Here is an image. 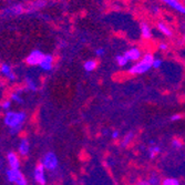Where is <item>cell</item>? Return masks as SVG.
Listing matches in <instances>:
<instances>
[{
  "label": "cell",
  "mask_w": 185,
  "mask_h": 185,
  "mask_svg": "<svg viewBox=\"0 0 185 185\" xmlns=\"http://www.w3.org/2000/svg\"><path fill=\"white\" fill-rule=\"evenodd\" d=\"M27 114L24 111H6L3 115V123L9 128L11 134H18L22 130Z\"/></svg>",
  "instance_id": "cell-1"
},
{
  "label": "cell",
  "mask_w": 185,
  "mask_h": 185,
  "mask_svg": "<svg viewBox=\"0 0 185 185\" xmlns=\"http://www.w3.org/2000/svg\"><path fill=\"white\" fill-rule=\"evenodd\" d=\"M6 177L10 183L14 185H28V181L24 177L20 169H7L6 170Z\"/></svg>",
  "instance_id": "cell-2"
},
{
  "label": "cell",
  "mask_w": 185,
  "mask_h": 185,
  "mask_svg": "<svg viewBox=\"0 0 185 185\" xmlns=\"http://www.w3.org/2000/svg\"><path fill=\"white\" fill-rule=\"evenodd\" d=\"M40 163L42 164L43 166L46 167V170L49 172L56 171L59 166L58 157H57L56 153L52 152V151H49V152L45 153L43 156L41 157V162H40Z\"/></svg>",
  "instance_id": "cell-3"
},
{
  "label": "cell",
  "mask_w": 185,
  "mask_h": 185,
  "mask_svg": "<svg viewBox=\"0 0 185 185\" xmlns=\"http://www.w3.org/2000/svg\"><path fill=\"white\" fill-rule=\"evenodd\" d=\"M151 68H153V64L142 58L140 62L133 64V66L129 69V73L130 74H143V73L148 72Z\"/></svg>",
  "instance_id": "cell-4"
},
{
  "label": "cell",
  "mask_w": 185,
  "mask_h": 185,
  "mask_svg": "<svg viewBox=\"0 0 185 185\" xmlns=\"http://www.w3.org/2000/svg\"><path fill=\"white\" fill-rule=\"evenodd\" d=\"M46 54L43 53L41 50L39 49H35L29 53V56L26 58V62L29 66H39L41 63L42 59L45 58Z\"/></svg>",
  "instance_id": "cell-5"
},
{
  "label": "cell",
  "mask_w": 185,
  "mask_h": 185,
  "mask_svg": "<svg viewBox=\"0 0 185 185\" xmlns=\"http://www.w3.org/2000/svg\"><path fill=\"white\" fill-rule=\"evenodd\" d=\"M46 167L42 164H38L37 166L33 170V178H35V183L39 185H46L47 184V176H46Z\"/></svg>",
  "instance_id": "cell-6"
},
{
  "label": "cell",
  "mask_w": 185,
  "mask_h": 185,
  "mask_svg": "<svg viewBox=\"0 0 185 185\" xmlns=\"http://www.w3.org/2000/svg\"><path fill=\"white\" fill-rule=\"evenodd\" d=\"M6 159H7V163L10 169H20L21 162H20L19 153L10 151V152H8L7 154H6Z\"/></svg>",
  "instance_id": "cell-7"
},
{
  "label": "cell",
  "mask_w": 185,
  "mask_h": 185,
  "mask_svg": "<svg viewBox=\"0 0 185 185\" xmlns=\"http://www.w3.org/2000/svg\"><path fill=\"white\" fill-rule=\"evenodd\" d=\"M24 11V6L20 3H14V5L10 6V7L3 9V17L8 16V17H14V16H19Z\"/></svg>",
  "instance_id": "cell-8"
},
{
  "label": "cell",
  "mask_w": 185,
  "mask_h": 185,
  "mask_svg": "<svg viewBox=\"0 0 185 185\" xmlns=\"http://www.w3.org/2000/svg\"><path fill=\"white\" fill-rule=\"evenodd\" d=\"M30 152V142L28 139H21L18 145V153L21 156H27Z\"/></svg>",
  "instance_id": "cell-9"
},
{
  "label": "cell",
  "mask_w": 185,
  "mask_h": 185,
  "mask_svg": "<svg viewBox=\"0 0 185 185\" xmlns=\"http://www.w3.org/2000/svg\"><path fill=\"white\" fill-rule=\"evenodd\" d=\"M0 71H1V74L7 78V80H9V81H14V80H16V74H14V72L12 71L11 67H10L9 64L1 63Z\"/></svg>",
  "instance_id": "cell-10"
},
{
  "label": "cell",
  "mask_w": 185,
  "mask_h": 185,
  "mask_svg": "<svg viewBox=\"0 0 185 185\" xmlns=\"http://www.w3.org/2000/svg\"><path fill=\"white\" fill-rule=\"evenodd\" d=\"M124 56L127 57L129 61H138V60H140L141 57H142V52H141V50L139 49V48L133 47L128 50L124 53Z\"/></svg>",
  "instance_id": "cell-11"
},
{
  "label": "cell",
  "mask_w": 185,
  "mask_h": 185,
  "mask_svg": "<svg viewBox=\"0 0 185 185\" xmlns=\"http://www.w3.org/2000/svg\"><path fill=\"white\" fill-rule=\"evenodd\" d=\"M161 1H163L164 3L169 5L172 9L176 10V11L180 12V14H185V6L182 5L178 0H161Z\"/></svg>",
  "instance_id": "cell-12"
},
{
  "label": "cell",
  "mask_w": 185,
  "mask_h": 185,
  "mask_svg": "<svg viewBox=\"0 0 185 185\" xmlns=\"http://www.w3.org/2000/svg\"><path fill=\"white\" fill-rule=\"evenodd\" d=\"M39 67L43 71H50L53 67V57L51 54H46L45 58L41 61V63L39 64Z\"/></svg>",
  "instance_id": "cell-13"
},
{
  "label": "cell",
  "mask_w": 185,
  "mask_h": 185,
  "mask_svg": "<svg viewBox=\"0 0 185 185\" xmlns=\"http://www.w3.org/2000/svg\"><path fill=\"white\" fill-rule=\"evenodd\" d=\"M141 35H142L143 39L145 40H149L152 37V31H151L150 26L148 24H145V22L141 24Z\"/></svg>",
  "instance_id": "cell-14"
},
{
  "label": "cell",
  "mask_w": 185,
  "mask_h": 185,
  "mask_svg": "<svg viewBox=\"0 0 185 185\" xmlns=\"http://www.w3.org/2000/svg\"><path fill=\"white\" fill-rule=\"evenodd\" d=\"M133 138H134V133H133V132H129V133H127L124 136H123V139H122L121 146H123V148H127V146H129L130 144H131Z\"/></svg>",
  "instance_id": "cell-15"
},
{
  "label": "cell",
  "mask_w": 185,
  "mask_h": 185,
  "mask_svg": "<svg viewBox=\"0 0 185 185\" xmlns=\"http://www.w3.org/2000/svg\"><path fill=\"white\" fill-rule=\"evenodd\" d=\"M157 28H159V30L161 31L163 35H166V37H172V35H173V32H172L171 29H170L165 24H163V22H159V24H157Z\"/></svg>",
  "instance_id": "cell-16"
},
{
  "label": "cell",
  "mask_w": 185,
  "mask_h": 185,
  "mask_svg": "<svg viewBox=\"0 0 185 185\" xmlns=\"http://www.w3.org/2000/svg\"><path fill=\"white\" fill-rule=\"evenodd\" d=\"M98 67V61L95 60H88L84 62V64H83V68H84L85 71H88V72H91V71H93L94 69Z\"/></svg>",
  "instance_id": "cell-17"
},
{
  "label": "cell",
  "mask_w": 185,
  "mask_h": 185,
  "mask_svg": "<svg viewBox=\"0 0 185 185\" xmlns=\"http://www.w3.org/2000/svg\"><path fill=\"white\" fill-rule=\"evenodd\" d=\"M161 152V148L159 145H152L149 148V157L150 159H154L159 153Z\"/></svg>",
  "instance_id": "cell-18"
},
{
  "label": "cell",
  "mask_w": 185,
  "mask_h": 185,
  "mask_svg": "<svg viewBox=\"0 0 185 185\" xmlns=\"http://www.w3.org/2000/svg\"><path fill=\"white\" fill-rule=\"evenodd\" d=\"M115 61H117V64H119L120 67L127 66V64L130 62V61L128 60V58L124 56V54H119V56H117V57H115Z\"/></svg>",
  "instance_id": "cell-19"
},
{
  "label": "cell",
  "mask_w": 185,
  "mask_h": 185,
  "mask_svg": "<svg viewBox=\"0 0 185 185\" xmlns=\"http://www.w3.org/2000/svg\"><path fill=\"white\" fill-rule=\"evenodd\" d=\"M148 181L151 185H162V181L160 180V176L155 173H153L152 175L149 176Z\"/></svg>",
  "instance_id": "cell-20"
},
{
  "label": "cell",
  "mask_w": 185,
  "mask_h": 185,
  "mask_svg": "<svg viewBox=\"0 0 185 185\" xmlns=\"http://www.w3.org/2000/svg\"><path fill=\"white\" fill-rule=\"evenodd\" d=\"M10 98H11V101H14V102H16V103H18V104L24 103V99L19 94V92H12V93L10 94Z\"/></svg>",
  "instance_id": "cell-21"
},
{
  "label": "cell",
  "mask_w": 185,
  "mask_h": 185,
  "mask_svg": "<svg viewBox=\"0 0 185 185\" xmlns=\"http://www.w3.org/2000/svg\"><path fill=\"white\" fill-rule=\"evenodd\" d=\"M162 185H180V182H178V180H176V178L167 177L162 181Z\"/></svg>",
  "instance_id": "cell-22"
},
{
  "label": "cell",
  "mask_w": 185,
  "mask_h": 185,
  "mask_svg": "<svg viewBox=\"0 0 185 185\" xmlns=\"http://www.w3.org/2000/svg\"><path fill=\"white\" fill-rule=\"evenodd\" d=\"M26 83H27V88H28L29 90H32V91H35V90H37V84H35V81H33L32 79L27 78Z\"/></svg>",
  "instance_id": "cell-23"
},
{
  "label": "cell",
  "mask_w": 185,
  "mask_h": 185,
  "mask_svg": "<svg viewBox=\"0 0 185 185\" xmlns=\"http://www.w3.org/2000/svg\"><path fill=\"white\" fill-rule=\"evenodd\" d=\"M11 100H5L3 101V103H1V109L3 111H9V109L11 108Z\"/></svg>",
  "instance_id": "cell-24"
},
{
  "label": "cell",
  "mask_w": 185,
  "mask_h": 185,
  "mask_svg": "<svg viewBox=\"0 0 185 185\" xmlns=\"http://www.w3.org/2000/svg\"><path fill=\"white\" fill-rule=\"evenodd\" d=\"M172 146L175 149H181L183 146V142L178 139H173L172 140Z\"/></svg>",
  "instance_id": "cell-25"
},
{
  "label": "cell",
  "mask_w": 185,
  "mask_h": 185,
  "mask_svg": "<svg viewBox=\"0 0 185 185\" xmlns=\"http://www.w3.org/2000/svg\"><path fill=\"white\" fill-rule=\"evenodd\" d=\"M162 63H163V61H162V59L155 58L154 61H153V68H155V69L161 68V67H162Z\"/></svg>",
  "instance_id": "cell-26"
},
{
  "label": "cell",
  "mask_w": 185,
  "mask_h": 185,
  "mask_svg": "<svg viewBox=\"0 0 185 185\" xmlns=\"http://www.w3.org/2000/svg\"><path fill=\"white\" fill-rule=\"evenodd\" d=\"M104 52H106V49H104V48H98V49H95L96 56H102V54H104Z\"/></svg>",
  "instance_id": "cell-27"
},
{
  "label": "cell",
  "mask_w": 185,
  "mask_h": 185,
  "mask_svg": "<svg viewBox=\"0 0 185 185\" xmlns=\"http://www.w3.org/2000/svg\"><path fill=\"white\" fill-rule=\"evenodd\" d=\"M181 119H182V115H180V114H173L170 120H171L172 122H175V121H178V120H181Z\"/></svg>",
  "instance_id": "cell-28"
},
{
  "label": "cell",
  "mask_w": 185,
  "mask_h": 185,
  "mask_svg": "<svg viewBox=\"0 0 185 185\" xmlns=\"http://www.w3.org/2000/svg\"><path fill=\"white\" fill-rule=\"evenodd\" d=\"M111 136H112L113 140H117V139H119V136H120L119 131H117V130H114V131L112 132V134H111Z\"/></svg>",
  "instance_id": "cell-29"
},
{
  "label": "cell",
  "mask_w": 185,
  "mask_h": 185,
  "mask_svg": "<svg viewBox=\"0 0 185 185\" xmlns=\"http://www.w3.org/2000/svg\"><path fill=\"white\" fill-rule=\"evenodd\" d=\"M135 185H151L148 180H140Z\"/></svg>",
  "instance_id": "cell-30"
},
{
  "label": "cell",
  "mask_w": 185,
  "mask_h": 185,
  "mask_svg": "<svg viewBox=\"0 0 185 185\" xmlns=\"http://www.w3.org/2000/svg\"><path fill=\"white\" fill-rule=\"evenodd\" d=\"M159 49L162 50V51H165V50H167V45H165V43H160Z\"/></svg>",
  "instance_id": "cell-31"
},
{
  "label": "cell",
  "mask_w": 185,
  "mask_h": 185,
  "mask_svg": "<svg viewBox=\"0 0 185 185\" xmlns=\"http://www.w3.org/2000/svg\"><path fill=\"white\" fill-rule=\"evenodd\" d=\"M184 39H185V37H184Z\"/></svg>",
  "instance_id": "cell-32"
}]
</instances>
